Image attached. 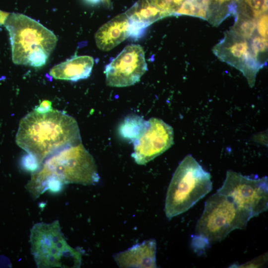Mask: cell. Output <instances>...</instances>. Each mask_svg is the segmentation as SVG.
I'll return each instance as SVG.
<instances>
[{
    "instance_id": "cell-1",
    "label": "cell",
    "mask_w": 268,
    "mask_h": 268,
    "mask_svg": "<svg viewBox=\"0 0 268 268\" xmlns=\"http://www.w3.org/2000/svg\"><path fill=\"white\" fill-rule=\"evenodd\" d=\"M15 141L42 165L55 153L81 142L77 123L72 117L52 109L46 113L33 110L20 121Z\"/></svg>"
},
{
    "instance_id": "cell-2",
    "label": "cell",
    "mask_w": 268,
    "mask_h": 268,
    "mask_svg": "<svg viewBox=\"0 0 268 268\" xmlns=\"http://www.w3.org/2000/svg\"><path fill=\"white\" fill-rule=\"evenodd\" d=\"M31 179L41 188L51 183L63 188L68 184L93 185L100 177L93 157L81 142L47 158Z\"/></svg>"
},
{
    "instance_id": "cell-3",
    "label": "cell",
    "mask_w": 268,
    "mask_h": 268,
    "mask_svg": "<svg viewBox=\"0 0 268 268\" xmlns=\"http://www.w3.org/2000/svg\"><path fill=\"white\" fill-rule=\"evenodd\" d=\"M4 25L8 32L14 64L40 67L56 47L55 34L37 21L23 14H9Z\"/></svg>"
},
{
    "instance_id": "cell-4",
    "label": "cell",
    "mask_w": 268,
    "mask_h": 268,
    "mask_svg": "<svg viewBox=\"0 0 268 268\" xmlns=\"http://www.w3.org/2000/svg\"><path fill=\"white\" fill-rule=\"evenodd\" d=\"M251 218L228 197L216 192L205 202L196 225L193 246L202 249L220 242L233 230L245 229Z\"/></svg>"
},
{
    "instance_id": "cell-5",
    "label": "cell",
    "mask_w": 268,
    "mask_h": 268,
    "mask_svg": "<svg viewBox=\"0 0 268 268\" xmlns=\"http://www.w3.org/2000/svg\"><path fill=\"white\" fill-rule=\"evenodd\" d=\"M210 174L191 155L179 163L168 186L165 203L170 219L192 207L212 188Z\"/></svg>"
},
{
    "instance_id": "cell-6",
    "label": "cell",
    "mask_w": 268,
    "mask_h": 268,
    "mask_svg": "<svg viewBox=\"0 0 268 268\" xmlns=\"http://www.w3.org/2000/svg\"><path fill=\"white\" fill-rule=\"evenodd\" d=\"M31 251L39 268H78L81 254L67 243L58 220L39 222L30 230Z\"/></svg>"
},
{
    "instance_id": "cell-7",
    "label": "cell",
    "mask_w": 268,
    "mask_h": 268,
    "mask_svg": "<svg viewBox=\"0 0 268 268\" xmlns=\"http://www.w3.org/2000/svg\"><path fill=\"white\" fill-rule=\"evenodd\" d=\"M217 192L231 199L253 218L268 208V179L244 176L228 170L222 186Z\"/></svg>"
},
{
    "instance_id": "cell-8",
    "label": "cell",
    "mask_w": 268,
    "mask_h": 268,
    "mask_svg": "<svg viewBox=\"0 0 268 268\" xmlns=\"http://www.w3.org/2000/svg\"><path fill=\"white\" fill-rule=\"evenodd\" d=\"M212 51L220 60L240 70L250 87L254 85L256 75L263 67L254 57L248 40L230 29Z\"/></svg>"
},
{
    "instance_id": "cell-9",
    "label": "cell",
    "mask_w": 268,
    "mask_h": 268,
    "mask_svg": "<svg viewBox=\"0 0 268 268\" xmlns=\"http://www.w3.org/2000/svg\"><path fill=\"white\" fill-rule=\"evenodd\" d=\"M144 52L139 45L131 44L106 66V82L108 86L126 87L139 81L147 70Z\"/></svg>"
},
{
    "instance_id": "cell-10",
    "label": "cell",
    "mask_w": 268,
    "mask_h": 268,
    "mask_svg": "<svg viewBox=\"0 0 268 268\" xmlns=\"http://www.w3.org/2000/svg\"><path fill=\"white\" fill-rule=\"evenodd\" d=\"M145 133L134 144L132 156L139 165H145L160 155L174 143L172 127L162 120L151 118Z\"/></svg>"
},
{
    "instance_id": "cell-11",
    "label": "cell",
    "mask_w": 268,
    "mask_h": 268,
    "mask_svg": "<svg viewBox=\"0 0 268 268\" xmlns=\"http://www.w3.org/2000/svg\"><path fill=\"white\" fill-rule=\"evenodd\" d=\"M130 36V23L125 13L117 15L103 24L95 35L97 47L108 51Z\"/></svg>"
},
{
    "instance_id": "cell-12",
    "label": "cell",
    "mask_w": 268,
    "mask_h": 268,
    "mask_svg": "<svg viewBox=\"0 0 268 268\" xmlns=\"http://www.w3.org/2000/svg\"><path fill=\"white\" fill-rule=\"evenodd\" d=\"M156 242L150 239L137 244L114 256L120 268H156Z\"/></svg>"
},
{
    "instance_id": "cell-13",
    "label": "cell",
    "mask_w": 268,
    "mask_h": 268,
    "mask_svg": "<svg viewBox=\"0 0 268 268\" xmlns=\"http://www.w3.org/2000/svg\"><path fill=\"white\" fill-rule=\"evenodd\" d=\"M93 65L92 57L75 56L53 67L49 74L55 79L77 81L88 78Z\"/></svg>"
},
{
    "instance_id": "cell-14",
    "label": "cell",
    "mask_w": 268,
    "mask_h": 268,
    "mask_svg": "<svg viewBox=\"0 0 268 268\" xmlns=\"http://www.w3.org/2000/svg\"><path fill=\"white\" fill-rule=\"evenodd\" d=\"M148 126V121L142 117L130 115L120 123L118 133L122 138L134 143L145 133Z\"/></svg>"
},
{
    "instance_id": "cell-15",
    "label": "cell",
    "mask_w": 268,
    "mask_h": 268,
    "mask_svg": "<svg viewBox=\"0 0 268 268\" xmlns=\"http://www.w3.org/2000/svg\"><path fill=\"white\" fill-rule=\"evenodd\" d=\"M239 0H210L206 20L217 26L228 16H235Z\"/></svg>"
},
{
    "instance_id": "cell-16",
    "label": "cell",
    "mask_w": 268,
    "mask_h": 268,
    "mask_svg": "<svg viewBox=\"0 0 268 268\" xmlns=\"http://www.w3.org/2000/svg\"><path fill=\"white\" fill-rule=\"evenodd\" d=\"M209 3L210 0H186L174 15H189L206 20Z\"/></svg>"
},
{
    "instance_id": "cell-17",
    "label": "cell",
    "mask_w": 268,
    "mask_h": 268,
    "mask_svg": "<svg viewBox=\"0 0 268 268\" xmlns=\"http://www.w3.org/2000/svg\"><path fill=\"white\" fill-rule=\"evenodd\" d=\"M268 0H239L236 13L257 19L268 13Z\"/></svg>"
},
{
    "instance_id": "cell-18",
    "label": "cell",
    "mask_w": 268,
    "mask_h": 268,
    "mask_svg": "<svg viewBox=\"0 0 268 268\" xmlns=\"http://www.w3.org/2000/svg\"><path fill=\"white\" fill-rule=\"evenodd\" d=\"M235 16V22L231 29L248 40L257 34V19L238 13Z\"/></svg>"
},
{
    "instance_id": "cell-19",
    "label": "cell",
    "mask_w": 268,
    "mask_h": 268,
    "mask_svg": "<svg viewBox=\"0 0 268 268\" xmlns=\"http://www.w3.org/2000/svg\"><path fill=\"white\" fill-rule=\"evenodd\" d=\"M252 53L259 64L263 67L266 66L268 60V38L258 34L249 40Z\"/></svg>"
},
{
    "instance_id": "cell-20",
    "label": "cell",
    "mask_w": 268,
    "mask_h": 268,
    "mask_svg": "<svg viewBox=\"0 0 268 268\" xmlns=\"http://www.w3.org/2000/svg\"><path fill=\"white\" fill-rule=\"evenodd\" d=\"M159 9L166 17L174 15L176 10L186 0H146Z\"/></svg>"
},
{
    "instance_id": "cell-21",
    "label": "cell",
    "mask_w": 268,
    "mask_h": 268,
    "mask_svg": "<svg viewBox=\"0 0 268 268\" xmlns=\"http://www.w3.org/2000/svg\"><path fill=\"white\" fill-rule=\"evenodd\" d=\"M21 165L24 169L32 173L38 171L42 165L35 156L27 153L22 158Z\"/></svg>"
},
{
    "instance_id": "cell-22",
    "label": "cell",
    "mask_w": 268,
    "mask_h": 268,
    "mask_svg": "<svg viewBox=\"0 0 268 268\" xmlns=\"http://www.w3.org/2000/svg\"><path fill=\"white\" fill-rule=\"evenodd\" d=\"M268 13L257 19V32L259 35L268 38Z\"/></svg>"
},
{
    "instance_id": "cell-23",
    "label": "cell",
    "mask_w": 268,
    "mask_h": 268,
    "mask_svg": "<svg viewBox=\"0 0 268 268\" xmlns=\"http://www.w3.org/2000/svg\"><path fill=\"white\" fill-rule=\"evenodd\" d=\"M267 261V255H262L258 258H255L249 262H247L241 265L239 267L250 268V267H259L264 265Z\"/></svg>"
},
{
    "instance_id": "cell-24",
    "label": "cell",
    "mask_w": 268,
    "mask_h": 268,
    "mask_svg": "<svg viewBox=\"0 0 268 268\" xmlns=\"http://www.w3.org/2000/svg\"><path fill=\"white\" fill-rule=\"evenodd\" d=\"M53 109L50 101L45 100L42 101L38 106L34 108V110L39 113H46Z\"/></svg>"
},
{
    "instance_id": "cell-25",
    "label": "cell",
    "mask_w": 268,
    "mask_h": 268,
    "mask_svg": "<svg viewBox=\"0 0 268 268\" xmlns=\"http://www.w3.org/2000/svg\"><path fill=\"white\" fill-rule=\"evenodd\" d=\"M9 14V13L0 10V25L4 24Z\"/></svg>"
},
{
    "instance_id": "cell-26",
    "label": "cell",
    "mask_w": 268,
    "mask_h": 268,
    "mask_svg": "<svg viewBox=\"0 0 268 268\" xmlns=\"http://www.w3.org/2000/svg\"><path fill=\"white\" fill-rule=\"evenodd\" d=\"M104 4L108 8L112 7L111 0H102Z\"/></svg>"
},
{
    "instance_id": "cell-27",
    "label": "cell",
    "mask_w": 268,
    "mask_h": 268,
    "mask_svg": "<svg viewBox=\"0 0 268 268\" xmlns=\"http://www.w3.org/2000/svg\"><path fill=\"white\" fill-rule=\"evenodd\" d=\"M87 1L90 2V3H97L98 2H99L100 0H86Z\"/></svg>"
}]
</instances>
